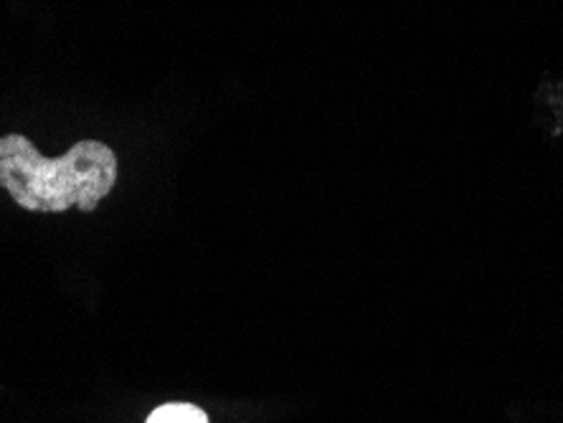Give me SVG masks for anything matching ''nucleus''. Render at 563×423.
Wrapping results in <instances>:
<instances>
[{"mask_svg":"<svg viewBox=\"0 0 563 423\" xmlns=\"http://www.w3.org/2000/svg\"><path fill=\"white\" fill-rule=\"evenodd\" d=\"M118 176V155L99 140H81L62 157H46L26 135L0 137V186L31 213H92Z\"/></svg>","mask_w":563,"mask_h":423,"instance_id":"1","label":"nucleus"},{"mask_svg":"<svg viewBox=\"0 0 563 423\" xmlns=\"http://www.w3.org/2000/svg\"><path fill=\"white\" fill-rule=\"evenodd\" d=\"M145 423H209V416L194 403H165L157 405Z\"/></svg>","mask_w":563,"mask_h":423,"instance_id":"2","label":"nucleus"}]
</instances>
